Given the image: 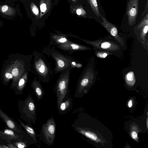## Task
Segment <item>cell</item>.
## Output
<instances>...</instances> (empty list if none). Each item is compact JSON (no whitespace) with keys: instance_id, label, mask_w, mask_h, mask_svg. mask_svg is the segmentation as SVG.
<instances>
[{"instance_id":"cell-7","label":"cell","mask_w":148,"mask_h":148,"mask_svg":"<svg viewBox=\"0 0 148 148\" xmlns=\"http://www.w3.org/2000/svg\"><path fill=\"white\" fill-rule=\"evenodd\" d=\"M139 0H130L127 7L126 14L129 25L132 26L136 23L138 12Z\"/></svg>"},{"instance_id":"cell-15","label":"cell","mask_w":148,"mask_h":148,"mask_svg":"<svg viewBox=\"0 0 148 148\" xmlns=\"http://www.w3.org/2000/svg\"><path fill=\"white\" fill-rule=\"evenodd\" d=\"M32 86L34 90L38 100L40 101L42 98L45 95L41 86L38 82L34 81L32 84Z\"/></svg>"},{"instance_id":"cell-11","label":"cell","mask_w":148,"mask_h":148,"mask_svg":"<svg viewBox=\"0 0 148 148\" xmlns=\"http://www.w3.org/2000/svg\"><path fill=\"white\" fill-rule=\"evenodd\" d=\"M136 29L139 31V36L143 41H145L148 30V15L146 14L136 26Z\"/></svg>"},{"instance_id":"cell-10","label":"cell","mask_w":148,"mask_h":148,"mask_svg":"<svg viewBox=\"0 0 148 148\" xmlns=\"http://www.w3.org/2000/svg\"><path fill=\"white\" fill-rule=\"evenodd\" d=\"M24 71V66L23 64L18 60H16L13 64L12 73L13 76V80L12 84L13 87H14Z\"/></svg>"},{"instance_id":"cell-4","label":"cell","mask_w":148,"mask_h":148,"mask_svg":"<svg viewBox=\"0 0 148 148\" xmlns=\"http://www.w3.org/2000/svg\"><path fill=\"white\" fill-rule=\"evenodd\" d=\"M22 140L27 141L30 144L35 143L32 139L16 132L10 129L6 128L0 130L1 142L8 144Z\"/></svg>"},{"instance_id":"cell-26","label":"cell","mask_w":148,"mask_h":148,"mask_svg":"<svg viewBox=\"0 0 148 148\" xmlns=\"http://www.w3.org/2000/svg\"><path fill=\"white\" fill-rule=\"evenodd\" d=\"M45 66L43 65H41L40 66V67H39V71L40 72L43 73L45 71Z\"/></svg>"},{"instance_id":"cell-19","label":"cell","mask_w":148,"mask_h":148,"mask_svg":"<svg viewBox=\"0 0 148 148\" xmlns=\"http://www.w3.org/2000/svg\"><path fill=\"white\" fill-rule=\"evenodd\" d=\"M17 148L27 147L30 144L27 141L25 140L16 141L12 143Z\"/></svg>"},{"instance_id":"cell-6","label":"cell","mask_w":148,"mask_h":148,"mask_svg":"<svg viewBox=\"0 0 148 148\" xmlns=\"http://www.w3.org/2000/svg\"><path fill=\"white\" fill-rule=\"evenodd\" d=\"M0 117L3 120L7 126L17 133L29 137L27 132L23 130L20 125H19L13 119L5 113L0 108Z\"/></svg>"},{"instance_id":"cell-24","label":"cell","mask_w":148,"mask_h":148,"mask_svg":"<svg viewBox=\"0 0 148 148\" xmlns=\"http://www.w3.org/2000/svg\"><path fill=\"white\" fill-rule=\"evenodd\" d=\"M57 64L60 68H63L64 66V61L61 60H59L57 61Z\"/></svg>"},{"instance_id":"cell-33","label":"cell","mask_w":148,"mask_h":148,"mask_svg":"<svg viewBox=\"0 0 148 148\" xmlns=\"http://www.w3.org/2000/svg\"><path fill=\"white\" fill-rule=\"evenodd\" d=\"M147 115H148V112H147Z\"/></svg>"},{"instance_id":"cell-18","label":"cell","mask_w":148,"mask_h":148,"mask_svg":"<svg viewBox=\"0 0 148 148\" xmlns=\"http://www.w3.org/2000/svg\"><path fill=\"white\" fill-rule=\"evenodd\" d=\"M125 79L128 84L130 85L133 84L135 81V76L133 72L131 71L127 73L125 75Z\"/></svg>"},{"instance_id":"cell-3","label":"cell","mask_w":148,"mask_h":148,"mask_svg":"<svg viewBox=\"0 0 148 148\" xmlns=\"http://www.w3.org/2000/svg\"><path fill=\"white\" fill-rule=\"evenodd\" d=\"M0 16L7 20H15L20 19L22 16L20 3L16 4L0 2Z\"/></svg>"},{"instance_id":"cell-2","label":"cell","mask_w":148,"mask_h":148,"mask_svg":"<svg viewBox=\"0 0 148 148\" xmlns=\"http://www.w3.org/2000/svg\"><path fill=\"white\" fill-rule=\"evenodd\" d=\"M56 124L53 116L42 126L39 136L44 142L49 146L54 143L56 135Z\"/></svg>"},{"instance_id":"cell-31","label":"cell","mask_w":148,"mask_h":148,"mask_svg":"<svg viewBox=\"0 0 148 148\" xmlns=\"http://www.w3.org/2000/svg\"><path fill=\"white\" fill-rule=\"evenodd\" d=\"M81 10L79 9L77 10V14L79 15L81 14Z\"/></svg>"},{"instance_id":"cell-34","label":"cell","mask_w":148,"mask_h":148,"mask_svg":"<svg viewBox=\"0 0 148 148\" xmlns=\"http://www.w3.org/2000/svg\"><path fill=\"white\" fill-rule=\"evenodd\" d=\"M1 20H0V22H1Z\"/></svg>"},{"instance_id":"cell-27","label":"cell","mask_w":148,"mask_h":148,"mask_svg":"<svg viewBox=\"0 0 148 148\" xmlns=\"http://www.w3.org/2000/svg\"><path fill=\"white\" fill-rule=\"evenodd\" d=\"M67 41V39L65 38H62L58 40V42L60 43H64Z\"/></svg>"},{"instance_id":"cell-14","label":"cell","mask_w":148,"mask_h":148,"mask_svg":"<svg viewBox=\"0 0 148 148\" xmlns=\"http://www.w3.org/2000/svg\"><path fill=\"white\" fill-rule=\"evenodd\" d=\"M17 119L20 123V125L24 129L27 134L32 138L35 143H37V140L36 138V134L32 127L28 125L25 124L18 118H17Z\"/></svg>"},{"instance_id":"cell-25","label":"cell","mask_w":148,"mask_h":148,"mask_svg":"<svg viewBox=\"0 0 148 148\" xmlns=\"http://www.w3.org/2000/svg\"><path fill=\"white\" fill-rule=\"evenodd\" d=\"M40 9L42 12H45L47 9L46 4L45 3L42 4L40 6Z\"/></svg>"},{"instance_id":"cell-16","label":"cell","mask_w":148,"mask_h":148,"mask_svg":"<svg viewBox=\"0 0 148 148\" xmlns=\"http://www.w3.org/2000/svg\"><path fill=\"white\" fill-rule=\"evenodd\" d=\"M13 64L10 65L6 69L3 74V80L5 83L8 82L11 79L13 78V76L12 73Z\"/></svg>"},{"instance_id":"cell-30","label":"cell","mask_w":148,"mask_h":148,"mask_svg":"<svg viewBox=\"0 0 148 148\" xmlns=\"http://www.w3.org/2000/svg\"><path fill=\"white\" fill-rule=\"evenodd\" d=\"M0 148H9V147L6 145L0 143Z\"/></svg>"},{"instance_id":"cell-29","label":"cell","mask_w":148,"mask_h":148,"mask_svg":"<svg viewBox=\"0 0 148 148\" xmlns=\"http://www.w3.org/2000/svg\"><path fill=\"white\" fill-rule=\"evenodd\" d=\"M132 101L131 100H130L128 103V106L129 108H131L132 106Z\"/></svg>"},{"instance_id":"cell-13","label":"cell","mask_w":148,"mask_h":148,"mask_svg":"<svg viewBox=\"0 0 148 148\" xmlns=\"http://www.w3.org/2000/svg\"><path fill=\"white\" fill-rule=\"evenodd\" d=\"M27 73H25L19 79L15 87V94L20 95L22 94L27 80Z\"/></svg>"},{"instance_id":"cell-1","label":"cell","mask_w":148,"mask_h":148,"mask_svg":"<svg viewBox=\"0 0 148 148\" xmlns=\"http://www.w3.org/2000/svg\"><path fill=\"white\" fill-rule=\"evenodd\" d=\"M18 107L20 118L32 127V123L35 125L36 114L34 101L30 95L24 100H19Z\"/></svg>"},{"instance_id":"cell-28","label":"cell","mask_w":148,"mask_h":148,"mask_svg":"<svg viewBox=\"0 0 148 148\" xmlns=\"http://www.w3.org/2000/svg\"><path fill=\"white\" fill-rule=\"evenodd\" d=\"M6 145L9 148H17V147L12 143L8 144Z\"/></svg>"},{"instance_id":"cell-23","label":"cell","mask_w":148,"mask_h":148,"mask_svg":"<svg viewBox=\"0 0 148 148\" xmlns=\"http://www.w3.org/2000/svg\"><path fill=\"white\" fill-rule=\"evenodd\" d=\"M32 10L34 14L37 15L38 13V11L37 7L34 4L32 5L31 6Z\"/></svg>"},{"instance_id":"cell-22","label":"cell","mask_w":148,"mask_h":148,"mask_svg":"<svg viewBox=\"0 0 148 148\" xmlns=\"http://www.w3.org/2000/svg\"><path fill=\"white\" fill-rule=\"evenodd\" d=\"M131 135L132 138L136 140L138 138V134L137 133L134 131L131 132Z\"/></svg>"},{"instance_id":"cell-5","label":"cell","mask_w":148,"mask_h":148,"mask_svg":"<svg viewBox=\"0 0 148 148\" xmlns=\"http://www.w3.org/2000/svg\"><path fill=\"white\" fill-rule=\"evenodd\" d=\"M84 41L98 51L99 50L112 52L120 50V46L117 43L105 38L93 41L86 40Z\"/></svg>"},{"instance_id":"cell-9","label":"cell","mask_w":148,"mask_h":148,"mask_svg":"<svg viewBox=\"0 0 148 148\" xmlns=\"http://www.w3.org/2000/svg\"><path fill=\"white\" fill-rule=\"evenodd\" d=\"M101 16L103 20V22L101 23L102 25L121 45L124 46V42L123 38L119 35L116 27L114 25L108 21L103 16L101 15Z\"/></svg>"},{"instance_id":"cell-20","label":"cell","mask_w":148,"mask_h":148,"mask_svg":"<svg viewBox=\"0 0 148 148\" xmlns=\"http://www.w3.org/2000/svg\"><path fill=\"white\" fill-rule=\"evenodd\" d=\"M95 54L97 57L101 58H105L108 56L112 54L109 52L101 51H95Z\"/></svg>"},{"instance_id":"cell-21","label":"cell","mask_w":148,"mask_h":148,"mask_svg":"<svg viewBox=\"0 0 148 148\" xmlns=\"http://www.w3.org/2000/svg\"><path fill=\"white\" fill-rule=\"evenodd\" d=\"M5 2L10 4H15L16 3L22 2L23 0H3Z\"/></svg>"},{"instance_id":"cell-8","label":"cell","mask_w":148,"mask_h":148,"mask_svg":"<svg viewBox=\"0 0 148 148\" xmlns=\"http://www.w3.org/2000/svg\"><path fill=\"white\" fill-rule=\"evenodd\" d=\"M68 82V78H63L58 82L56 88L58 106L63 101L67 95Z\"/></svg>"},{"instance_id":"cell-32","label":"cell","mask_w":148,"mask_h":148,"mask_svg":"<svg viewBox=\"0 0 148 148\" xmlns=\"http://www.w3.org/2000/svg\"><path fill=\"white\" fill-rule=\"evenodd\" d=\"M146 123H147V128L148 129V118H147V119Z\"/></svg>"},{"instance_id":"cell-17","label":"cell","mask_w":148,"mask_h":148,"mask_svg":"<svg viewBox=\"0 0 148 148\" xmlns=\"http://www.w3.org/2000/svg\"><path fill=\"white\" fill-rule=\"evenodd\" d=\"M92 10L94 13L97 17L101 16L99 10L96 0H89Z\"/></svg>"},{"instance_id":"cell-12","label":"cell","mask_w":148,"mask_h":148,"mask_svg":"<svg viewBox=\"0 0 148 148\" xmlns=\"http://www.w3.org/2000/svg\"><path fill=\"white\" fill-rule=\"evenodd\" d=\"M72 105V99L71 97L68 98L64 102L62 101L58 106L59 113L60 114L66 113L67 112L71 109Z\"/></svg>"}]
</instances>
